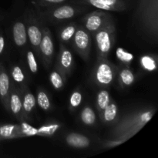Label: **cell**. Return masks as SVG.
I'll return each mask as SVG.
<instances>
[{
    "instance_id": "4dcf8cb0",
    "label": "cell",
    "mask_w": 158,
    "mask_h": 158,
    "mask_svg": "<svg viewBox=\"0 0 158 158\" xmlns=\"http://www.w3.org/2000/svg\"><path fill=\"white\" fill-rule=\"evenodd\" d=\"M69 1V0H31V5L36 7H49Z\"/></svg>"
},
{
    "instance_id": "ac0fdd59",
    "label": "cell",
    "mask_w": 158,
    "mask_h": 158,
    "mask_svg": "<svg viewBox=\"0 0 158 158\" xmlns=\"http://www.w3.org/2000/svg\"><path fill=\"white\" fill-rule=\"evenodd\" d=\"M78 24L76 22H69L57 29V36L60 43L66 45L71 43Z\"/></svg>"
},
{
    "instance_id": "44dd1931",
    "label": "cell",
    "mask_w": 158,
    "mask_h": 158,
    "mask_svg": "<svg viewBox=\"0 0 158 158\" xmlns=\"http://www.w3.org/2000/svg\"><path fill=\"white\" fill-rule=\"evenodd\" d=\"M23 137L20 124L0 125V140Z\"/></svg>"
},
{
    "instance_id": "6da1fadb",
    "label": "cell",
    "mask_w": 158,
    "mask_h": 158,
    "mask_svg": "<svg viewBox=\"0 0 158 158\" xmlns=\"http://www.w3.org/2000/svg\"><path fill=\"white\" fill-rule=\"evenodd\" d=\"M134 23L140 33L150 42H157L158 0H137Z\"/></svg>"
},
{
    "instance_id": "484cf974",
    "label": "cell",
    "mask_w": 158,
    "mask_h": 158,
    "mask_svg": "<svg viewBox=\"0 0 158 158\" xmlns=\"http://www.w3.org/2000/svg\"><path fill=\"white\" fill-rule=\"evenodd\" d=\"M140 66L146 72L152 73L157 70V56L154 55H144L140 58Z\"/></svg>"
},
{
    "instance_id": "f546056e",
    "label": "cell",
    "mask_w": 158,
    "mask_h": 158,
    "mask_svg": "<svg viewBox=\"0 0 158 158\" xmlns=\"http://www.w3.org/2000/svg\"><path fill=\"white\" fill-rule=\"evenodd\" d=\"M60 128V123H46L40 127L37 128L36 135L40 136H50L54 134V133Z\"/></svg>"
},
{
    "instance_id": "f1b7e54d",
    "label": "cell",
    "mask_w": 158,
    "mask_h": 158,
    "mask_svg": "<svg viewBox=\"0 0 158 158\" xmlns=\"http://www.w3.org/2000/svg\"><path fill=\"white\" fill-rule=\"evenodd\" d=\"M83 102V94L79 89H75L70 94L69 100V108L70 111H74L81 105Z\"/></svg>"
},
{
    "instance_id": "4fadbf2b",
    "label": "cell",
    "mask_w": 158,
    "mask_h": 158,
    "mask_svg": "<svg viewBox=\"0 0 158 158\" xmlns=\"http://www.w3.org/2000/svg\"><path fill=\"white\" fill-rule=\"evenodd\" d=\"M8 112L12 114L16 120L21 122H26L23 115V102L22 95L19 88L11 83V89L9 93V100H8Z\"/></svg>"
},
{
    "instance_id": "ba28073f",
    "label": "cell",
    "mask_w": 158,
    "mask_h": 158,
    "mask_svg": "<svg viewBox=\"0 0 158 158\" xmlns=\"http://www.w3.org/2000/svg\"><path fill=\"white\" fill-rule=\"evenodd\" d=\"M7 35L16 49L24 51L28 47V38L23 12L21 15H17L12 20L9 26V35Z\"/></svg>"
},
{
    "instance_id": "7402d4cb",
    "label": "cell",
    "mask_w": 158,
    "mask_h": 158,
    "mask_svg": "<svg viewBox=\"0 0 158 158\" xmlns=\"http://www.w3.org/2000/svg\"><path fill=\"white\" fill-rule=\"evenodd\" d=\"M36 104L41 110L46 112H49L52 110V103L50 96L43 88H39L36 93Z\"/></svg>"
},
{
    "instance_id": "8992f818",
    "label": "cell",
    "mask_w": 158,
    "mask_h": 158,
    "mask_svg": "<svg viewBox=\"0 0 158 158\" xmlns=\"http://www.w3.org/2000/svg\"><path fill=\"white\" fill-rule=\"evenodd\" d=\"M116 27L114 21L110 22L94 34L97 58H107L115 43Z\"/></svg>"
},
{
    "instance_id": "d6986e66",
    "label": "cell",
    "mask_w": 158,
    "mask_h": 158,
    "mask_svg": "<svg viewBox=\"0 0 158 158\" xmlns=\"http://www.w3.org/2000/svg\"><path fill=\"white\" fill-rule=\"evenodd\" d=\"M9 77L11 81L17 87L20 88L27 84V77L26 71L18 63H13L9 66Z\"/></svg>"
},
{
    "instance_id": "1f68e13d",
    "label": "cell",
    "mask_w": 158,
    "mask_h": 158,
    "mask_svg": "<svg viewBox=\"0 0 158 158\" xmlns=\"http://www.w3.org/2000/svg\"><path fill=\"white\" fill-rule=\"evenodd\" d=\"M8 35L4 32L2 29H0V57L5 56L8 51Z\"/></svg>"
},
{
    "instance_id": "d6a6232c",
    "label": "cell",
    "mask_w": 158,
    "mask_h": 158,
    "mask_svg": "<svg viewBox=\"0 0 158 158\" xmlns=\"http://www.w3.org/2000/svg\"><path fill=\"white\" fill-rule=\"evenodd\" d=\"M124 143V141L122 140H117V139H113L111 140H106L104 143V147L105 148H114V147H117L120 145L121 143Z\"/></svg>"
},
{
    "instance_id": "cb8c5ba5",
    "label": "cell",
    "mask_w": 158,
    "mask_h": 158,
    "mask_svg": "<svg viewBox=\"0 0 158 158\" xmlns=\"http://www.w3.org/2000/svg\"><path fill=\"white\" fill-rule=\"evenodd\" d=\"M111 99L112 98H111L109 91L106 88H101V89L97 93L95 100L96 108L98 114L109 104Z\"/></svg>"
},
{
    "instance_id": "7a4b0ae2",
    "label": "cell",
    "mask_w": 158,
    "mask_h": 158,
    "mask_svg": "<svg viewBox=\"0 0 158 158\" xmlns=\"http://www.w3.org/2000/svg\"><path fill=\"white\" fill-rule=\"evenodd\" d=\"M154 113V108H143L129 113L116 122L111 131V137L113 139L127 141L151 120Z\"/></svg>"
},
{
    "instance_id": "5bb4252c",
    "label": "cell",
    "mask_w": 158,
    "mask_h": 158,
    "mask_svg": "<svg viewBox=\"0 0 158 158\" xmlns=\"http://www.w3.org/2000/svg\"><path fill=\"white\" fill-rule=\"evenodd\" d=\"M19 89L22 95L23 115H24L25 121H29L32 118V113L34 112L35 106H36V99L31 92L28 84L20 87Z\"/></svg>"
},
{
    "instance_id": "3957f363",
    "label": "cell",
    "mask_w": 158,
    "mask_h": 158,
    "mask_svg": "<svg viewBox=\"0 0 158 158\" xmlns=\"http://www.w3.org/2000/svg\"><path fill=\"white\" fill-rule=\"evenodd\" d=\"M33 7L42 21L45 24L50 25L66 23L79 15L87 12L90 9L89 6L86 5L71 2L69 1L49 7Z\"/></svg>"
},
{
    "instance_id": "4316f807",
    "label": "cell",
    "mask_w": 158,
    "mask_h": 158,
    "mask_svg": "<svg viewBox=\"0 0 158 158\" xmlns=\"http://www.w3.org/2000/svg\"><path fill=\"white\" fill-rule=\"evenodd\" d=\"M25 59H26V66L32 74H36L38 73V63L33 50L28 46L24 51Z\"/></svg>"
},
{
    "instance_id": "e0dca14e",
    "label": "cell",
    "mask_w": 158,
    "mask_h": 158,
    "mask_svg": "<svg viewBox=\"0 0 158 158\" xmlns=\"http://www.w3.org/2000/svg\"><path fill=\"white\" fill-rule=\"evenodd\" d=\"M100 120L105 124H113L117 121L118 118V107L113 99H111L109 104L99 113Z\"/></svg>"
},
{
    "instance_id": "603a6c76",
    "label": "cell",
    "mask_w": 158,
    "mask_h": 158,
    "mask_svg": "<svg viewBox=\"0 0 158 158\" xmlns=\"http://www.w3.org/2000/svg\"><path fill=\"white\" fill-rule=\"evenodd\" d=\"M80 120L84 125L88 127L94 126L97 121V114L92 106L86 105L82 109L80 115Z\"/></svg>"
},
{
    "instance_id": "d4e9b609",
    "label": "cell",
    "mask_w": 158,
    "mask_h": 158,
    "mask_svg": "<svg viewBox=\"0 0 158 158\" xmlns=\"http://www.w3.org/2000/svg\"><path fill=\"white\" fill-rule=\"evenodd\" d=\"M66 77L60 70L54 67L49 74V81L52 87L56 90H60L65 86L66 82Z\"/></svg>"
},
{
    "instance_id": "52a82bcc",
    "label": "cell",
    "mask_w": 158,
    "mask_h": 158,
    "mask_svg": "<svg viewBox=\"0 0 158 158\" xmlns=\"http://www.w3.org/2000/svg\"><path fill=\"white\" fill-rule=\"evenodd\" d=\"M137 0H69L106 12H124L131 9Z\"/></svg>"
},
{
    "instance_id": "30bf717a",
    "label": "cell",
    "mask_w": 158,
    "mask_h": 158,
    "mask_svg": "<svg viewBox=\"0 0 158 158\" xmlns=\"http://www.w3.org/2000/svg\"><path fill=\"white\" fill-rule=\"evenodd\" d=\"M113 20V15L108 13L106 11H94L86 14L81 19L80 25L93 35L96 32Z\"/></svg>"
},
{
    "instance_id": "277c9868",
    "label": "cell",
    "mask_w": 158,
    "mask_h": 158,
    "mask_svg": "<svg viewBox=\"0 0 158 158\" xmlns=\"http://www.w3.org/2000/svg\"><path fill=\"white\" fill-rule=\"evenodd\" d=\"M23 18L26 24L28 43H29V47L33 50L35 56L39 58V48L43 35V26L44 23L42 21L35 9L32 5L24 9Z\"/></svg>"
},
{
    "instance_id": "9a60e30c",
    "label": "cell",
    "mask_w": 158,
    "mask_h": 158,
    "mask_svg": "<svg viewBox=\"0 0 158 158\" xmlns=\"http://www.w3.org/2000/svg\"><path fill=\"white\" fill-rule=\"evenodd\" d=\"M11 79L9 72L2 61H0V101L3 107L8 111V100L11 89Z\"/></svg>"
},
{
    "instance_id": "ffe728a7",
    "label": "cell",
    "mask_w": 158,
    "mask_h": 158,
    "mask_svg": "<svg viewBox=\"0 0 158 158\" xmlns=\"http://www.w3.org/2000/svg\"><path fill=\"white\" fill-rule=\"evenodd\" d=\"M117 79L120 87L125 89L131 86L135 82L136 77L129 67L121 66V67L118 68Z\"/></svg>"
},
{
    "instance_id": "9c48e42d",
    "label": "cell",
    "mask_w": 158,
    "mask_h": 158,
    "mask_svg": "<svg viewBox=\"0 0 158 158\" xmlns=\"http://www.w3.org/2000/svg\"><path fill=\"white\" fill-rule=\"evenodd\" d=\"M74 50L83 59L87 62L89 60V53L92 46L91 34L84 29L82 25H78L71 42Z\"/></svg>"
},
{
    "instance_id": "83f0119b",
    "label": "cell",
    "mask_w": 158,
    "mask_h": 158,
    "mask_svg": "<svg viewBox=\"0 0 158 158\" xmlns=\"http://www.w3.org/2000/svg\"><path fill=\"white\" fill-rule=\"evenodd\" d=\"M116 56L119 61L121 63L122 66L130 68L131 63L134 60V56L132 54L128 52L123 48H117L116 51Z\"/></svg>"
},
{
    "instance_id": "2e32d148",
    "label": "cell",
    "mask_w": 158,
    "mask_h": 158,
    "mask_svg": "<svg viewBox=\"0 0 158 158\" xmlns=\"http://www.w3.org/2000/svg\"><path fill=\"white\" fill-rule=\"evenodd\" d=\"M65 142L68 146L77 149H84L91 145V140L84 134L71 132L65 136Z\"/></svg>"
},
{
    "instance_id": "8fae6325",
    "label": "cell",
    "mask_w": 158,
    "mask_h": 158,
    "mask_svg": "<svg viewBox=\"0 0 158 158\" xmlns=\"http://www.w3.org/2000/svg\"><path fill=\"white\" fill-rule=\"evenodd\" d=\"M39 59L41 60L46 69L50 68L54 55V43L52 32L46 24L43 26V35L39 48Z\"/></svg>"
},
{
    "instance_id": "7c38bea8",
    "label": "cell",
    "mask_w": 158,
    "mask_h": 158,
    "mask_svg": "<svg viewBox=\"0 0 158 158\" xmlns=\"http://www.w3.org/2000/svg\"><path fill=\"white\" fill-rule=\"evenodd\" d=\"M74 66V59L72 52L63 43H60V51L57 55L55 66L66 78L70 77Z\"/></svg>"
},
{
    "instance_id": "5b68a950",
    "label": "cell",
    "mask_w": 158,
    "mask_h": 158,
    "mask_svg": "<svg viewBox=\"0 0 158 158\" xmlns=\"http://www.w3.org/2000/svg\"><path fill=\"white\" fill-rule=\"evenodd\" d=\"M118 68L107 58H97L91 74L93 83L100 88L109 87L117 79Z\"/></svg>"
}]
</instances>
